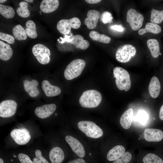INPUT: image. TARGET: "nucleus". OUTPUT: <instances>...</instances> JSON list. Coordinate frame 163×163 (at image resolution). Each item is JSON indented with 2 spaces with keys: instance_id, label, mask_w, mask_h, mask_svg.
I'll use <instances>...</instances> for the list:
<instances>
[{
  "instance_id": "obj_23",
  "label": "nucleus",
  "mask_w": 163,
  "mask_h": 163,
  "mask_svg": "<svg viewBox=\"0 0 163 163\" xmlns=\"http://www.w3.org/2000/svg\"><path fill=\"white\" fill-rule=\"evenodd\" d=\"M133 117V110L130 108L124 112L120 119V123L122 127L127 129L131 126Z\"/></svg>"
},
{
  "instance_id": "obj_27",
  "label": "nucleus",
  "mask_w": 163,
  "mask_h": 163,
  "mask_svg": "<svg viewBox=\"0 0 163 163\" xmlns=\"http://www.w3.org/2000/svg\"><path fill=\"white\" fill-rule=\"evenodd\" d=\"M12 33L14 37L18 40H25L27 38L25 30L20 24L13 27Z\"/></svg>"
},
{
  "instance_id": "obj_45",
  "label": "nucleus",
  "mask_w": 163,
  "mask_h": 163,
  "mask_svg": "<svg viewBox=\"0 0 163 163\" xmlns=\"http://www.w3.org/2000/svg\"><path fill=\"white\" fill-rule=\"evenodd\" d=\"M9 163H11V162H10H10Z\"/></svg>"
},
{
  "instance_id": "obj_16",
  "label": "nucleus",
  "mask_w": 163,
  "mask_h": 163,
  "mask_svg": "<svg viewBox=\"0 0 163 163\" xmlns=\"http://www.w3.org/2000/svg\"><path fill=\"white\" fill-rule=\"evenodd\" d=\"M144 138L149 142H158L163 139V132L159 129L146 128L144 130Z\"/></svg>"
},
{
  "instance_id": "obj_39",
  "label": "nucleus",
  "mask_w": 163,
  "mask_h": 163,
  "mask_svg": "<svg viewBox=\"0 0 163 163\" xmlns=\"http://www.w3.org/2000/svg\"><path fill=\"white\" fill-rule=\"evenodd\" d=\"M110 28L113 30L118 32H123L124 29V28L121 25H115L110 27Z\"/></svg>"
},
{
  "instance_id": "obj_4",
  "label": "nucleus",
  "mask_w": 163,
  "mask_h": 163,
  "mask_svg": "<svg viewBox=\"0 0 163 163\" xmlns=\"http://www.w3.org/2000/svg\"><path fill=\"white\" fill-rule=\"evenodd\" d=\"M78 128L88 137L97 139L103 134L101 129L95 123L90 121H81L78 123Z\"/></svg>"
},
{
  "instance_id": "obj_33",
  "label": "nucleus",
  "mask_w": 163,
  "mask_h": 163,
  "mask_svg": "<svg viewBox=\"0 0 163 163\" xmlns=\"http://www.w3.org/2000/svg\"><path fill=\"white\" fill-rule=\"evenodd\" d=\"M143 163H163V160L157 155L152 153L147 154L142 159Z\"/></svg>"
},
{
  "instance_id": "obj_15",
  "label": "nucleus",
  "mask_w": 163,
  "mask_h": 163,
  "mask_svg": "<svg viewBox=\"0 0 163 163\" xmlns=\"http://www.w3.org/2000/svg\"><path fill=\"white\" fill-rule=\"evenodd\" d=\"M47 153L51 163H62L65 159L64 152L59 146L52 148Z\"/></svg>"
},
{
  "instance_id": "obj_43",
  "label": "nucleus",
  "mask_w": 163,
  "mask_h": 163,
  "mask_svg": "<svg viewBox=\"0 0 163 163\" xmlns=\"http://www.w3.org/2000/svg\"><path fill=\"white\" fill-rule=\"evenodd\" d=\"M24 1L26 2H33V0H25Z\"/></svg>"
},
{
  "instance_id": "obj_31",
  "label": "nucleus",
  "mask_w": 163,
  "mask_h": 163,
  "mask_svg": "<svg viewBox=\"0 0 163 163\" xmlns=\"http://www.w3.org/2000/svg\"><path fill=\"white\" fill-rule=\"evenodd\" d=\"M0 14L6 18H11L14 16L15 12L11 7L0 4Z\"/></svg>"
},
{
  "instance_id": "obj_24",
  "label": "nucleus",
  "mask_w": 163,
  "mask_h": 163,
  "mask_svg": "<svg viewBox=\"0 0 163 163\" xmlns=\"http://www.w3.org/2000/svg\"><path fill=\"white\" fill-rule=\"evenodd\" d=\"M13 51L9 45L0 40V59L7 61L12 56Z\"/></svg>"
},
{
  "instance_id": "obj_17",
  "label": "nucleus",
  "mask_w": 163,
  "mask_h": 163,
  "mask_svg": "<svg viewBox=\"0 0 163 163\" xmlns=\"http://www.w3.org/2000/svg\"><path fill=\"white\" fill-rule=\"evenodd\" d=\"M41 88L47 97H55L59 95L61 90L58 86L52 85L47 80H43L41 84Z\"/></svg>"
},
{
  "instance_id": "obj_44",
  "label": "nucleus",
  "mask_w": 163,
  "mask_h": 163,
  "mask_svg": "<svg viewBox=\"0 0 163 163\" xmlns=\"http://www.w3.org/2000/svg\"><path fill=\"white\" fill-rule=\"evenodd\" d=\"M41 11H39V12L40 13V14H41Z\"/></svg>"
},
{
  "instance_id": "obj_35",
  "label": "nucleus",
  "mask_w": 163,
  "mask_h": 163,
  "mask_svg": "<svg viewBox=\"0 0 163 163\" xmlns=\"http://www.w3.org/2000/svg\"><path fill=\"white\" fill-rule=\"evenodd\" d=\"M101 20L104 24L110 23L112 22L113 17L110 13L107 11L104 12L101 16Z\"/></svg>"
},
{
  "instance_id": "obj_3",
  "label": "nucleus",
  "mask_w": 163,
  "mask_h": 163,
  "mask_svg": "<svg viewBox=\"0 0 163 163\" xmlns=\"http://www.w3.org/2000/svg\"><path fill=\"white\" fill-rule=\"evenodd\" d=\"M85 66V62L81 59H75L71 62L66 66L64 74L65 78L68 80L79 76Z\"/></svg>"
},
{
  "instance_id": "obj_41",
  "label": "nucleus",
  "mask_w": 163,
  "mask_h": 163,
  "mask_svg": "<svg viewBox=\"0 0 163 163\" xmlns=\"http://www.w3.org/2000/svg\"><path fill=\"white\" fill-rule=\"evenodd\" d=\"M85 1L87 3L90 4H96L100 2L101 0H86Z\"/></svg>"
},
{
  "instance_id": "obj_40",
  "label": "nucleus",
  "mask_w": 163,
  "mask_h": 163,
  "mask_svg": "<svg viewBox=\"0 0 163 163\" xmlns=\"http://www.w3.org/2000/svg\"><path fill=\"white\" fill-rule=\"evenodd\" d=\"M159 117L162 120H163V104L159 110Z\"/></svg>"
},
{
  "instance_id": "obj_1",
  "label": "nucleus",
  "mask_w": 163,
  "mask_h": 163,
  "mask_svg": "<svg viewBox=\"0 0 163 163\" xmlns=\"http://www.w3.org/2000/svg\"><path fill=\"white\" fill-rule=\"evenodd\" d=\"M102 99L101 94L99 91L94 90H88L83 93L79 98V102L83 107L93 108L99 105Z\"/></svg>"
},
{
  "instance_id": "obj_36",
  "label": "nucleus",
  "mask_w": 163,
  "mask_h": 163,
  "mask_svg": "<svg viewBox=\"0 0 163 163\" xmlns=\"http://www.w3.org/2000/svg\"><path fill=\"white\" fill-rule=\"evenodd\" d=\"M0 39L10 44H12L14 42V38L13 36L1 32H0Z\"/></svg>"
},
{
  "instance_id": "obj_18",
  "label": "nucleus",
  "mask_w": 163,
  "mask_h": 163,
  "mask_svg": "<svg viewBox=\"0 0 163 163\" xmlns=\"http://www.w3.org/2000/svg\"><path fill=\"white\" fill-rule=\"evenodd\" d=\"M87 16L88 17L84 20L85 24L88 29H94L96 27L100 17L99 12L95 10H90L88 12Z\"/></svg>"
},
{
  "instance_id": "obj_38",
  "label": "nucleus",
  "mask_w": 163,
  "mask_h": 163,
  "mask_svg": "<svg viewBox=\"0 0 163 163\" xmlns=\"http://www.w3.org/2000/svg\"><path fill=\"white\" fill-rule=\"evenodd\" d=\"M86 162L83 158H78L70 160L66 163H86Z\"/></svg>"
},
{
  "instance_id": "obj_13",
  "label": "nucleus",
  "mask_w": 163,
  "mask_h": 163,
  "mask_svg": "<svg viewBox=\"0 0 163 163\" xmlns=\"http://www.w3.org/2000/svg\"><path fill=\"white\" fill-rule=\"evenodd\" d=\"M56 109V106L54 104H45L36 108L34 112L38 118L44 119L51 116Z\"/></svg>"
},
{
  "instance_id": "obj_10",
  "label": "nucleus",
  "mask_w": 163,
  "mask_h": 163,
  "mask_svg": "<svg viewBox=\"0 0 163 163\" xmlns=\"http://www.w3.org/2000/svg\"><path fill=\"white\" fill-rule=\"evenodd\" d=\"M18 104L12 100H7L0 103V117L7 118L13 116L16 113Z\"/></svg>"
},
{
  "instance_id": "obj_8",
  "label": "nucleus",
  "mask_w": 163,
  "mask_h": 163,
  "mask_svg": "<svg viewBox=\"0 0 163 163\" xmlns=\"http://www.w3.org/2000/svg\"><path fill=\"white\" fill-rule=\"evenodd\" d=\"M32 52L37 61L41 64L45 65L49 63L50 51L44 45L41 44L34 45L32 48Z\"/></svg>"
},
{
  "instance_id": "obj_29",
  "label": "nucleus",
  "mask_w": 163,
  "mask_h": 163,
  "mask_svg": "<svg viewBox=\"0 0 163 163\" xmlns=\"http://www.w3.org/2000/svg\"><path fill=\"white\" fill-rule=\"evenodd\" d=\"M25 25L26 27L25 30L27 35L32 39L37 37L36 26L34 22L31 20H28L26 22Z\"/></svg>"
},
{
  "instance_id": "obj_42",
  "label": "nucleus",
  "mask_w": 163,
  "mask_h": 163,
  "mask_svg": "<svg viewBox=\"0 0 163 163\" xmlns=\"http://www.w3.org/2000/svg\"><path fill=\"white\" fill-rule=\"evenodd\" d=\"M7 1L6 0H0V2L1 3H4Z\"/></svg>"
},
{
  "instance_id": "obj_7",
  "label": "nucleus",
  "mask_w": 163,
  "mask_h": 163,
  "mask_svg": "<svg viewBox=\"0 0 163 163\" xmlns=\"http://www.w3.org/2000/svg\"><path fill=\"white\" fill-rule=\"evenodd\" d=\"M136 53L135 47L130 44H125L119 47L116 53V58L119 62L126 63L134 56Z\"/></svg>"
},
{
  "instance_id": "obj_32",
  "label": "nucleus",
  "mask_w": 163,
  "mask_h": 163,
  "mask_svg": "<svg viewBox=\"0 0 163 163\" xmlns=\"http://www.w3.org/2000/svg\"><path fill=\"white\" fill-rule=\"evenodd\" d=\"M20 7L17 9V13L20 17L23 18L28 17L30 12L28 9V4L25 2H21L19 4Z\"/></svg>"
},
{
  "instance_id": "obj_28",
  "label": "nucleus",
  "mask_w": 163,
  "mask_h": 163,
  "mask_svg": "<svg viewBox=\"0 0 163 163\" xmlns=\"http://www.w3.org/2000/svg\"><path fill=\"white\" fill-rule=\"evenodd\" d=\"M89 36L93 40L104 43H108L111 40V38L109 37L104 34H100L95 31H91Z\"/></svg>"
},
{
  "instance_id": "obj_12",
  "label": "nucleus",
  "mask_w": 163,
  "mask_h": 163,
  "mask_svg": "<svg viewBox=\"0 0 163 163\" xmlns=\"http://www.w3.org/2000/svg\"><path fill=\"white\" fill-rule=\"evenodd\" d=\"M65 139L72 150L78 156L82 158L85 157L86 153L84 147L77 139L69 135L66 136Z\"/></svg>"
},
{
  "instance_id": "obj_26",
  "label": "nucleus",
  "mask_w": 163,
  "mask_h": 163,
  "mask_svg": "<svg viewBox=\"0 0 163 163\" xmlns=\"http://www.w3.org/2000/svg\"><path fill=\"white\" fill-rule=\"evenodd\" d=\"M147 44L153 57L157 58L161 54L160 52L159 44L157 40L155 39H149L147 41Z\"/></svg>"
},
{
  "instance_id": "obj_5",
  "label": "nucleus",
  "mask_w": 163,
  "mask_h": 163,
  "mask_svg": "<svg viewBox=\"0 0 163 163\" xmlns=\"http://www.w3.org/2000/svg\"><path fill=\"white\" fill-rule=\"evenodd\" d=\"M10 135L15 142L19 145L27 144L31 138L29 131L25 127L14 129L11 131Z\"/></svg>"
},
{
  "instance_id": "obj_37",
  "label": "nucleus",
  "mask_w": 163,
  "mask_h": 163,
  "mask_svg": "<svg viewBox=\"0 0 163 163\" xmlns=\"http://www.w3.org/2000/svg\"><path fill=\"white\" fill-rule=\"evenodd\" d=\"M137 117L138 121L143 123H145L148 119L147 114L142 110L138 112Z\"/></svg>"
},
{
  "instance_id": "obj_14",
  "label": "nucleus",
  "mask_w": 163,
  "mask_h": 163,
  "mask_svg": "<svg viewBox=\"0 0 163 163\" xmlns=\"http://www.w3.org/2000/svg\"><path fill=\"white\" fill-rule=\"evenodd\" d=\"M11 163H34L25 151H17L8 153Z\"/></svg>"
},
{
  "instance_id": "obj_6",
  "label": "nucleus",
  "mask_w": 163,
  "mask_h": 163,
  "mask_svg": "<svg viewBox=\"0 0 163 163\" xmlns=\"http://www.w3.org/2000/svg\"><path fill=\"white\" fill-rule=\"evenodd\" d=\"M81 23L80 19L75 17L69 19H62L58 22L56 27L61 34L66 35L69 33L71 28L75 29L79 28Z\"/></svg>"
},
{
  "instance_id": "obj_9",
  "label": "nucleus",
  "mask_w": 163,
  "mask_h": 163,
  "mask_svg": "<svg viewBox=\"0 0 163 163\" xmlns=\"http://www.w3.org/2000/svg\"><path fill=\"white\" fill-rule=\"evenodd\" d=\"M144 17L133 8H130L126 14V21L133 30H139L142 27L144 21Z\"/></svg>"
},
{
  "instance_id": "obj_22",
  "label": "nucleus",
  "mask_w": 163,
  "mask_h": 163,
  "mask_svg": "<svg viewBox=\"0 0 163 163\" xmlns=\"http://www.w3.org/2000/svg\"><path fill=\"white\" fill-rule=\"evenodd\" d=\"M161 90L159 81L156 76L153 77L150 81L149 86V91L151 97L154 98L159 96Z\"/></svg>"
},
{
  "instance_id": "obj_11",
  "label": "nucleus",
  "mask_w": 163,
  "mask_h": 163,
  "mask_svg": "<svg viewBox=\"0 0 163 163\" xmlns=\"http://www.w3.org/2000/svg\"><path fill=\"white\" fill-rule=\"evenodd\" d=\"M34 163H51L46 151L36 147L25 151Z\"/></svg>"
},
{
  "instance_id": "obj_2",
  "label": "nucleus",
  "mask_w": 163,
  "mask_h": 163,
  "mask_svg": "<svg viewBox=\"0 0 163 163\" xmlns=\"http://www.w3.org/2000/svg\"><path fill=\"white\" fill-rule=\"evenodd\" d=\"M114 76L117 88L120 90L128 91L130 88L131 82L130 75L125 69L120 67H116L113 70Z\"/></svg>"
},
{
  "instance_id": "obj_30",
  "label": "nucleus",
  "mask_w": 163,
  "mask_h": 163,
  "mask_svg": "<svg viewBox=\"0 0 163 163\" xmlns=\"http://www.w3.org/2000/svg\"><path fill=\"white\" fill-rule=\"evenodd\" d=\"M151 22L155 24H159L163 21V10L160 11L152 9L151 11Z\"/></svg>"
},
{
  "instance_id": "obj_25",
  "label": "nucleus",
  "mask_w": 163,
  "mask_h": 163,
  "mask_svg": "<svg viewBox=\"0 0 163 163\" xmlns=\"http://www.w3.org/2000/svg\"><path fill=\"white\" fill-rule=\"evenodd\" d=\"M161 31V28L160 25L152 22H148L146 24L145 28L139 29L138 33L139 35H142L146 33L158 34Z\"/></svg>"
},
{
  "instance_id": "obj_34",
  "label": "nucleus",
  "mask_w": 163,
  "mask_h": 163,
  "mask_svg": "<svg viewBox=\"0 0 163 163\" xmlns=\"http://www.w3.org/2000/svg\"><path fill=\"white\" fill-rule=\"evenodd\" d=\"M132 158V155L129 152H127L120 157L113 161L112 163H129Z\"/></svg>"
},
{
  "instance_id": "obj_19",
  "label": "nucleus",
  "mask_w": 163,
  "mask_h": 163,
  "mask_svg": "<svg viewBox=\"0 0 163 163\" xmlns=\"http://www.w3.org/2000/svg\"><path fill=\"white\" fill-rule=\"evenodd\" d=\"M59 5L58 0H43L40 4V8L43 13H48L56 10Z\"/></svg>"
},
{
  "instance_id": "obj_20",
  "label": "nucleus",
  "mask_w": 163,
  "mask_h": 163,
  "mask_svg": "<svg viewBox=\"0 0 163 163\" xmlns=\"http://www.w3.org/2000/svg\"><path fill=\"white\" fill-rule=\"evenodd\" d=\"M68 43L73 44L77 48L82 50L87 49L89 46L88 41L84 39L83 37L80 35H75L71 38L66 40Z\"/></svg>"
},
{
  "instance_id": "obj_21",
  "label": "nucleus",
  "mask_w": 163,
  "mask_h": 163,
  "mask_svg": "<svg viewBox=\"0 0 163 163\" xmlns=\"http://www.w3.org/2000/svg\"><path fill=\"white\" fill-rule=\"evenodd\" d=\"M125 149L122 145H116L108 152L107 159L109 161H113L121 157L125 152Z\"/></svg>"
}]
</instances>
